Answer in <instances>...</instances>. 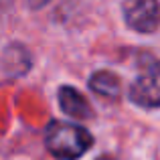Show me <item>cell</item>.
I'll use <instances>...</instances> for the list:
<instances>
[{
  "label": "cell",
  "mask_w": 160,
  "mask_h": 160,
  "mask_svg": "<svg viewBox=\"0 0 160 160\" xmlns=\"http://www.w3.org/2000/svg\"><path fill=\"white\" fill-rule=\"evenodd\" d=\"M95 160H116L113 156H99V158H95Z\"/></svg>",
  "instance_id": "8"
},
{
  "label": "cell",
  "mask_w": 160,
  "mask_h": 160,
  "mask_svg": "<svg viewBox=\"0 0 160 160\" xmlns=\"http://www.w3.org/2000/svg\"><path fill=\"white\" fill-rule=\"evenodd\" d=\"M49 2H51V0H27V6L31 8V10H41V8H45Z\"/></svg>",
  "instance_id": "7"
},
{
  "label": "cell",
  "mask_w": 160,
  "mask_h": 160,
  "mask_svg": "<svg viewBox=\"0 0 160 160\" xmlns=\"http://www.w3.org/2000/svg\"><path fill=\"white\" fill-rule=\"evenodd\" d=\"M89 89L93 91L95 95L99 98H106V99H118L120 98V91H122V81L116 73L108 69H99L95 73H91L89 81H87Z\"/></svg>",
  "instance_id": "6"
},
{
  "label": "cell",
  "mask_w": 160,
  "mask_h": 160,
  "mask_svg": "<svg viewBox=\"0 0 160 160\" xmlns=\"http://www.w3.org/2000/svg\"><path fill=\"white\" fill-rule=\"evenodd\" d=\"M93 146L91 132L81 124L51 120L45 130V148L57 160H77Z\"/></svg>",
  "instance_id": "1"
},
{
  "label": "cell",
  "mask_w": 160,
  "mask_h": 160,
  "mask_svg": "<svg viewBox=\"0 0 160 160\" xmlns=\"http://www.w3.org/2000/svg\"><path fill=\"white\" fill-rule=\"evenodd\" d=\"M128 99L138 108H160V61L152 63L142 71L128 87Z\"/></svg>",
  "instance_id": "2"
},
{
  "label": "cell",
  "mask_w": 160,
  "mask_h": 160,
  "mask_svg": "<svg viewBox=\"0 0 160 160\" xmlns=\"http://www.w3.org/2000/svg\"><path fill=\"white\" fill-rule=\"evenodd\" d=\"M32 67V57L22 43H10L2 51V75L4 79H18Z\"/></svg>",
  "instance_id": "4"
},
{
  "label": "cell",
  "mask_w": 160,
  "mask_h": 160,
  "mask_svg": "<svg viewBox=\"0 0 160 160\" xmlns=\"http://www.w3.org/2000/svg\"><path fill=\"white\" fill-rule=\"evenodd\" d=\"M57 102H59V108L63 109V113H67L69 118H75V120H81V122L93 118L89 102L73 85H61L57 89Z\"/></svg>",
  "instance_id": "5"
},
{
  "label": "cell",
  "mask_w": 160,
  "mask_h": 160,
  "mask_svg": "<svg viewBox=\"0 0 160 160\" xmlns=\"http://www.w3.org/2000/svg\"><path fill=\"white\" fill-rule=\"evenodd\" d=\"M122 16L128 28L148 35L160 27V2L158 0H124Z\"/></svg>",
  "instance_id": "3"
}]
</instances>
